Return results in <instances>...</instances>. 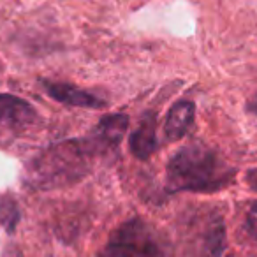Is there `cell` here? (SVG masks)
<instances>
[{"label":"cell","mask_w":257,"mask_h":257,"mask_svg":"<svg viewBox=\"0 0 257 257\" xmlns=\"http://www.w3.org/2000/svg\"><path fill=\"white\" fill-rule=\"evenodd\" d=\"M182 239L190 257H222L227 246L222 213L215 208H197L183 215Z\"/></svg>","instance_id":"obj_3"},{"label":"cell","mask_w":257,"mask_h":257,"mask_svg":"<svg viewBox=\"0 0 257 257\" xmlns=\"http://www.w3.org/2000/svg\"><path fill=\"white\" fill-rule=\"evenodd\" d=\"M245 183L248 185L250 190H253V192H257V168H252L246 171L245 175Z\"/></svg>","instance_id":"obj_12"},{"label":"cell","mask_w":257,"mask_h":257,"mask_svg":"<svg viewBox=\"0 0 257 257\" xmlns=\"http://www.w3.org/2000/svg\"><path fill=\"white\" fill-rule=\"evenodd\" d=\"M128 147H131L134 157L140 161H147L152 157V154L157 148V118H155V113L147 111L141 116L138 127L128 138Z\"/></svg>","instance_id":"obj_7"},{"label":"cell","mask_w":257,"mask_h":257,"mask_svg":"<svg viewBox=\"0 0 257 257\" xmlns=\"http://www.w3.org/2000/svg\"><path fill=\"white\" fill-rule=\"evenodd\" d=\"M92 138L71 140L41 152L27 169V183L37 190H53L72 185L88 175L99 154Z\"/></svg>","instance_id":"obj_2"},{"label":"cell","mask_w":257,"mask_h":257,"mask_svg":"<svg viewBox=\"0 0 257 257\" xmlns=\"http://www.w3.org/2000/svg\"><path fill=\"white\" fill-rule=\"evenodd\" d=\"M196 116V104L192 100H178L168 111L164 123V136L168 141H178L189 133Z\"/></svg>","instance_id":"obj_8"},{"label":"cell","mask_w":257,"mask_h":257,"mask_svg":"<svg viewBox=\"0 0 257 257\" xmlns=\"http://www.w3.org/2000/svg\"><path fill=\"white\" fill-rule=\"evenodd\" d=\"M2 257H23V253L16 245H8L4 250V253H2Z\"/></svg>","instance_id":"obj_14"},{"label":"cell","mask_w":257,"mask_h":257,"mask_svg":"<svg viewBox=\"0 0 257 257\" xmlns=\"http://www.w3.org/2000/svg\"><path fill=\"white\" fill-rule=\"evenodd\" d=\"M245 231L253 241L257 243V201H252L246 208L245 215Z\"/></svg>","instance_id":"obj_11"},{"label":"cell","mask_w":257,"mask_h":257,"mask_svg":"<svg viewBox=\"0 0 257 257\" xmlns=\"http://www.w3.org/2000/svg\"><path fill=\"white\" fill-rule=\"evenodd\" d=\"M36 120V109L27 100L11 93H0V145L11 143L25 134Z\"/></svg>","instance_id":"obj_5"},{"label":"cell","mask_w":257,"mask_h":257,"mask_svg":"<svg viewBox=\"0 0 257 257\" xmlns=\"http://www.w3.org/2000/svg\"><path fill=\"white\" fill-rule=\"evenodd\" d=\"M127 125V114H106V116L100 118V121L93 128V134L90 138L95 141L100 152L109 150V148H114L121 141Z\"/></svg>","instance_id":"obj_9"},{"label":"cell","mask_w":257,"mask_h":257,"mask_svg":"<svg viewBox=\"0 0 257 257\" xmlns=\"http://www.w3.org/2000/svg\"><path fill=\"white\" fill-rule=\"evenodd\" d=\"M44 92L51 97V99L58 100L62 104L74 107H86V109H97V107L106 106V100L100 97L93 95V93L81 90L78 86L71 85V83H62V81H50V79H41Z\"/></svg>","instance_id":"obj_6"},{"label":"cell","mask_w":257,"mask_h":257,"mask_svg":"<svg viewBox=\"0 0 257 257\" xmlns=\"http://www.w3.org/2000/svg\"><path fill=\"white\" fill-rule=\"evenodd\" d=\"M18 220H20V211L15 199L0 201V224L8 229V232L15 231Z\"/></svg>","instance_id":"obj_10"},{"label":"cell","mask_w":257,"mask_h":257,"mask_svg":"<svg viewBox=\"0 0 257 257\" xmlns=\"http://www.w3.org/2000/svg\"><path fill=\"white\" fill-rule=\"evenodd\" d=\"M232 168L220 152L204 143L180 148L168 164L169 192H218L234 182Z\"/></svg>","instance_id":"obj_1"},{"label":"cell","mask_w":257,"mask_h":257,"mask_svg":"<svg viewBox=\"0 0 257 257\" xmlns=\"http://www.w3.org/2000/svg\"><path fill=\"white\" fill-rule=\"evenodd\" d=\"M245 109H246V113H248V114H253V116H257V92L253 93V95L250 97L248 100H246Z\"/></svg>","instance_id":"obj_13"},{"label":"cell","mask_w":257,"mask_h":257,"mask_svg":"<svg viewBox=\"0 0 257 257\" xmlns=\"http://www.w3.org/2000/svg\"><path fill=\"white\" fill-rule=\"evenodd\" d=\"M100 257H168L161 236L143 218L120 224L107 239Z\"/></svg>","instance_id":"obj_4"}]
</instances>
